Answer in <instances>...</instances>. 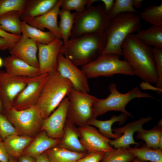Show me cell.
Wrapping results in <instances>:
<instances>
[{"label":"cell","mask_w":162,"mask_h":162,"mask_svg":"<svg viewBox=\"0 0 162 162\" xmlns=\"http://www.w3.org/2000/svg\"><path fill=\"white\" fill-rule=\"evenodd\" d=\"M3 114L20 135L32 137L40 130L43 119L37 105L21 110L12 106Z\"/></svg>","instance_id":"9c48e42d"},{"label":"cell","mask_w":162,"mask_h":162,"mask_svg":"<svg viewBox=\"0 0 162 162\" xmlns=\"http://www.w3.org/2000/svg\"><path fill=\"white\" fill-rule=\"evenodd\" d=\"M10 46L8 42L4 39L0 37V50H10Z\"/></svg>","instance_id":"f6af8a7d"},{"label":"cell","mask_w":162,"mask_h":162,"mask_svg":"<svg viewBox=\"0 0 162 162\" xmlns=\"http://www.w3.org/2000/svg\"><path fill=\"white\" fill-rule=\"evenodd\" d=\"M80 142L88 153H106L113 149L110 140L101 134L95 128L87 124L78 128Z\"/></svg>","instance_id":"4fadbf2b"},{"label":"cell","mask_w":162,"mask_h":162,"mask_svg":"<svg viewBox=\"0 0 162 162\" xmlns=\"http://www.w3.org/2000/svg\"><path fill=\"white\" fill-rule=\"evenodd\" d=\"M135 158L128 148H113L105 153L101 162H130Z\"/></svg>","instance_id":"1f68e13d"},{"label":"cell","mask_w":162,"mask_h":162,"mask_svg":"<svg viewBox=\"0 0 162 162\" xmlns=\"http://www.w3.org/2000/svg\"><path fill=\"white\" fill-rule=\"evenodd\" d=\"M0 162H1V161H0Z\"/></svg>","instance_id":"11a10c76"},{"label":"cell","mask_w":162,"mask_h":162,"mask_svg":"<svg viewBox=\"0 0 162 162\" xmlns=\"http://www.w3.org/2000/svg\"><path fill=\"white\" fill-rule=\"evenodd\" d=\"M130 162H145L144 161H142L139 159L136 158L134 160Z\"/></svg>","instance_id":"f907efd6"},{"label":"cell","mask_w":162,"mask_h":162,"mask_svg":"<svg viewBox=\"0 0 162 162\" xmlns=\"http://www.w3.org/2000/svg\"><path fill=\"white\" fill-rule=\"evenodd\" d=\"M10 55L17 58L30 65L39 68L37 57V42L22 35L14 46L10 50Z\"/></svg>","instance_id":"e0dca14e"},{"label":"cell","mask_w":162,"mask_h":162,"mask_svg":"<svg viewBox=\"0 0 162 162\" xmlns=\"http://www.w3.org/2000/svg\"><path fill=\"white\" fill-rule=\"evenodd\" d=\"M104 3V10L108 15L112 9L114 1L113 0H101Z\"/></svg>","instance_id":"7bdbcfd3"},{"label":"cell","mask_w":162,"mask_h":162,"mask_svg":"<svg viewBox=\"0 0 162 162\" xmlns=\"http://www.w3.org/2000/svg\"><path fill=\"white\" fill-rule=\"evenodd\" d=\"M57 146L74 152H87L80 142L78 128L67 119L62 136Z\"/></svg>","instance_id":"ffe728a7"},{"label":"cell","mask_w":162,"mask_h":162,"mask_svg":"<svg viewBox=\"0 0 162 162\" xmlns=\"http://www.w3.org/2000/svg\"><path fill=\"white\" fill-rule=\"evenodd\" d=\"M152 49L158 76L155 87L162 89V49L154 47Z\"/></svg>","instance_id":"74e56055"},{"label":"cell","mask_w":162,"mask_h":162,"mask_svg":"<svg viewBox=\"0 0 162 162\" xmlns=\"http://www.w3.org/2000/svg\"><path fill=\"white\" fill-rule=\"evenodd\" d=\"M21 12L18 11L10 12L0 16V26L4 31L15 34L20 35Z\"/></svg>","instance_id":"83f0119b"},{"label":"cell","mask_w":162,"mask_h":162,"mask_svg":"<svg viewBox=\"0 0 162 162\" xmlns=\"http://www.w3.org/2000/svg\"><path fill=\"white\" fill-rule=\"evenodd\" d=\"M59 0H27L21 13L22 21L43 15L51 10Z\"/></svg>","instance_id":"44dd1931"},{"label":"cell","mask_w":162,"mask_h":162,"mask_svg":"<svg viewBox=\"0 0 162 162\" xmlns=\"http://www.w3.org/2000/svg\"><path fill=\"white\" fill-rule=\"evenodd\" d=\"M61 2L62 0H59L53 8L45 14L24 21L43 31L46 28L57 38L62 40L57 21Z\"/></svg>","instance_id":"ac0fdd59"},{"label":"cell","mask_w":162,"mask_h":162,"mask_svg":"<svg viewBox=\"0 0 162 162\" xmlns=\"http://www.w3.org/2000/svg\"><path fill=\"white\" fill-rule=\"evenodd\" d=\"M4 110L3 104L1 99L0 98V113H3Z\"/></svg>","instance_id":"c3c4849f"},{"label":"cell","mask_w":162,"mask_h":162,"mask_svg":"<svg viewBox=\"0 0 162 162\" xmlns=\"http://www.w3.org/2000/svg\"><path fill=\"white\" fill-rule=\"evenodd\" d=\"M136 158L146 162H162V150L149 148L146 146L140 148H128Z\"/></svg>","instance_id":"f546056e"},{"label":"cell","mask_w":162,"mask_h":162,"mask_svg":"<svg viewBox=\"0 0 162 162\" xmlns=\"http://www.w3.org/2000/svg\"><path fill=\"white\" fill-rule=\"evenodd\" d=\"M63 44L62 40L57 38L47 44L37 43L39 68L40 74L57 71L58 56Z\"/></svg>","instance_id":"5bb4252c"},{"label":"cell","mask_w":162,"mask_h":162,"mask_svg":"<svg viewBox=\"0 0 162 162\" xmlns=\"http://www.w3.org/2000/svg\"><path fill=\"white\" fill-rule=\"evenodd\" d=\"M57 71L71 82L74 89L85 92H89L88 78L85 74L81 69L60 53L58 56Z\"/></svg>","instance_id":"9a60e30c"},{"label":"cell","mask_w":162,"mask_h":162,"mask_svg":"<svg viewBox=\"0 0 162 162\" xmlns=\"http://www.w3.org/2000/svg\"><path fill=\"white\" fill-rule=\"evenodd\" d=\"M139 16L152 25L162 26V3L158 5L148 7L142 12Z\"/></svg>","instance_id":"d6a6232c"},{"label":"cell","mask_w":162,"mask_h":162,"mask_svg":"<svg viewBox=\"0 0 162 162\" xmlns=\"http://www.w3.org/2000/svg\"><path fill=\"white\" fill-rule=\"evenodd\" d=\"M36 77L18 76L0 70V98L4 110L12 107L16 96Z\"/></svg>","instance_id":"30bf717a"},{"label":"cell","mask_w":162,"mask_h":162,"mask_svg":"<svg viewBox=\"0 0 162 162\" xmlns=\"http://www.w3.org/2000/svg\"><path fill=\"white\" fill-rule=\"evenodd\" d=\"M13 135H19L13 124L3 113H0V135L4 140Z\"/></svg>","instance_id":"d590c367"},{"label":"cell","mask_w":162,"mask_h":162,"mask_svg":"<svg viewBox=\"0 0 162 162\" xmlns=\"http://www.w3.org/2000/svg\"><path fill=\"white\" fill-rule=\"evenodd\" d=\"M3 65L7 72L15 76L34 78L40 75L39 68L11 55L4 58Z\"/></svg>","instance_id":"d6986e66"},{"label":"cell","mask_w":162,"mask_h":162,"mask_svg":"<svg viewBox=\"0 0 162 162\" xmlns=\"http://www.w3.org/2000/svg\"><path fill=\"white\" fill-rule=\"evenodd\" d=\"M76 12L71 13L70 11L62 8L59 11L60 20L58 27L62 38L63 44L66 43L70 39L71 32Z\"/></svg>","instance_id":"f1b7e54d"},{"label":"cell","mask_w":162,"mask_h":162,"mask_svg":"<svg viewBox=\"0 0 162 162\" xmlns=\"http://www.w3.org/2000/svg\"><path fill=\"white\" fill-rule=\"evenodd\" d=\"M35 162H50L46 155L43 153L35 158Z\"/></svg>","instance_id":"bcb514c9"},{"label":"cell","mask_w":162,"mask_h":162,"mask_svg":"<svg viewBox=\"0 0 162 162\" xmlns=\"http://www.w3.org/2000/svg\"><path fill=\"white\" fill-rule=\"evenodd\" d=\"M120 56L114 53L102 54L82 66L81 70L88 78L111 76L116 74L135 75L131 66L126 60H121Z\"/></svg>","instance_id":"5b68a950"},{"label":"cell","mask_w":162,"mask_h":162,"mask_svg":"<svg viewBox=\"0 0 162 162\" xmlns=\"http://www.w3.org/2000/svg\"><path fill=\"white\" fill-rule=\"evenodd\" d=\"M110 20L104 4L87 8L83 12L77 13L70 38L85 34L104 33Z\"/></svg>","instance_id":"8992f818"},{"label":"cell","mask_w":162,"mask_h":162,"mask_svg":"<svg viewBox=\"0 0 162 162\" xmlns=\"http://www.w3.org/2000/svg\"><path fill=\"white\" fill-rule=\"evenodd\" d=\"M140 86L143 90H150L156 92L158 94L161 95L162 89H160L152 85L150 83L142 81L140 83Z\"/></svg>","instance_id":"b9f144b4"},{"label":"cell","mask_w":162,"mask_h":162,"mask_svg":"<svg viewBox=\"0 0 162 162\" xmlns=\"http://www.w3.org/2000/svg\"><path fill=\"white\" fill-rule=\"evenodd\" d=\"M1 136L0 135V142H1Z\"/></svg>","instance_id":"f5cc1de1"},{"label":"cell","mask_w":162,"mask_h":162,"mask_svg":"<svg viewBox=\"0 0 162 162\" xmlns=\"http://www.w3.org/2000/svg\"><path fill=\"white\" fill-rule=\"evenodd\" d=\"M134 35L150 46L162 49V26L152 25L146 29L140 30Z\"/></svg>","instance_id":"484cf974"},{"label":"cell","mask_w":162,"mask_h":162,"mask_svg":"<svg viewBox=\"0 0 162 162\" xmlns=\"http://www.w3.org/2000/svg\"><path fill=\"white\" fill-rule=\"evenodd\" d=\"M67 96L69 101L67 119L79 127L88 124L94 118V106L98 98L74 88Z\"/></svg>","instance_id":"ba28073f"},{"label":"cell","mask_w":162,"mask_h":162,"mask_svg":"<svg viewBox=\"0 0 162 162\" xmlns=\"http://www.w3.org/2000/svg\"><path fill=\"white\" fill-rule=\"evenodd\" d=\"M152 119L151 116L142 117L138 120L129 122L121 127L112 129L113 133L122 135L118 139L110 140V144L114 148H128L131 145L139 146L140 144L134 140V134L136 132L143 128V125Z\"/></svg>","instance_id":"2e32d148"},{"label":"cell","mask_w":162,"mask_h":162,"mask_svg":"<svg viewBox=\"0 0 162 162\" xmlns=\"http://www.w3.org/2000/svg\"><path fill=\"white\" fill-rule=\"evenodd\" d=\"M21 27L22 35L41 44H49L57 38L51 32L40 30L30 26L24 21H22Z\"/></svg>","instance_id":"4316f807"},{"label":"cell","mask_w":162,"mask_h":162,"mask_svg":"<svg viewBox=\"0 0 162 162\" xmlns=\"http://www.w3.org/2000/svg\"><path fill=\"white\" fill-rule=\"evenodd\" d=\"M9 155L3 142H0V161L1 162H8Z\"/></svg>","instance_id":"60d3db41"},{"label":"cell","mask_w":162,"mask_h":162,"mask_svg":"<svg viewBox=\"0 0 162 162\" xmlns=\"http://www.w3.org/2000/svg\"><path fill=\"white\" fill-rule=\"evenodd\" d=\"M60 140L50 138L42 131L25 150L23 154L35 158L47 150L57 146Z\"/></svg>","instance_id":"7402d4cb"},{"label":"cell","mask_w":162,"mask_h":162,"mask_svg":"<svg viewBox=\"0 0 162 162\" xmlns=\"http://www.w3.org/2000/svg\"><path fill=\"white\" fill-rule=\"evenodd\" d=\"M88 0H62L61 7L70 11L74 10L78 13H80L86 9Z\"/></svg>","instance_id":"8d00e7d4"},{"label":"cell","mask_w":162,"mask_h":162,"mask_svg":"<svg viewBox=\"0 0 162 162\" xmlns=\"http://www.w3.org/2000/svg\"><path fill=\"white\" fill-rule=\"evenodd\" d=\"M106 43L105 32L85 34L70 38L63 44L59 53L76 66H82L102 54Z\"/></svg>","instance_id":"7a4b0ae2"},{"label":"cell","mask_w":162,"mask_h":162,"mask_svg":"<svg viewBox=\"0 0 162 162\" xmlns=\"http://www.w3.org/2000/svg\"><path fill=\"white\" fill-rule=\"evenodd\" d=\"M3 65V60L2 58L0 57V68L2 67Z\"/></svg>","instance_id":"816d5d0a"},{"label":"cell","mask_w":162,"mask_h":162,"mask_svg":"<svg viewBox=\"0 0 162 162\" xmlns=\"http://www.w3.org/2000/svg\"><path fill=\"white\" fill-rule=\"evenodd\" d=\"M44 153L50 162H76L88 153L74 152L56 146Z\"/></svg>","instance_id":"d4e9b609"},{"label":"cell","mask_w":162,"mask_h":162,"mask_svg":"<svg viewBox=\"0 0 162 162\" xmlns=\"http://www.w3.org/2000/svg\"></svg>","instance_id":"db71d44e"},{"label":"cell","mask_w":162,"mask_h":162,"mask_svg":"<svg viewBox=\"0 0 162 162\" xmlns=\"http://www.w3.org/2000/svg\"><path fill=\"white\" fill-rule=\"evenodd\" d=\"M69 104L68 98H65L53 112L43 119L40 130L45 131L51 138L60 140L67 119Z\"/></svg>","instance_id":"7c38bea8"},{"label":"cell","mask_w":162,"mask_h":162,"mask_svg":"<svg viewBox=\"0 0 162 162\" xmlns=\"http://www.w3.org/2000/svg\"><path fill=\"white\" fill-rule=\"evenodd\" d=\"M140 18L137 14L121 13L110 19L105 32L106 39L102 54L114 53L122 56V45L128 36L141 29Z\"/></svg>","instance_id":"3957f363"},{"label":"cell","mask_w":162,"mask_h":162,"mask_svg":"<svg viewBox=\"0 0 162 162\" xmlns=\"http://www.w3.org/2000/svg\"><path fill=\"white\" fill-rule=\"evenodd\" d=\"M122 56L143 81L156 84L158 80L153 49L136 38L129 35L122 45Z\"/></svg>","instance_id":"6da1fadb"},{"label":"cell","mask_w":162,"mask_h":162,"mask_svg":"<svg viewBox=\"0 0 162 162\" xmlns=\"http://www.w3.org/2000/svg\"><path fill=\"white\" fill-rule=\"evenodd\" d=\"M161 137V127L158 126L148 130L142 128L137 131L136 135L138 139L145 141L147 147L154 149H158L159 141Z\"/></svg>","instance_id":"4dcf8cb0"},{"label":"cell","mask_w":162,"mask_h":162,"mask_svg":"<svg viewBox=\"0 0 162 162\" xmlns=\"http://www.w3.org/2000/svg\"><path fill=\"white\" fill-rule=\"evenodd\" d=\"M18 162H35V158L28 155L23 154L19 158Z\"/></svg>","instance_id":"ee69618b"},{"label":"cell","mask_w":162,"mask_h":162,"mask_svg":"<svg viewBox=\"0 0 162 162\" xmlns=\"http://www.w3.org/2000/svg\"><path fill=\"white\" fill-rule=\"evenodd\" d=\"M33 139L30 136L13 135L5 139L3 142L10 156L19 158Z\"/></svg>","instance_id":"603a6c76"},{"label":"cell","mask_w":162,"mask_h":162,"mask_svg":"<svg viewBox=\"0 0 162 162\" xmlns=\"http://www.w3.org/2000/svg\"><path fill=\"white\" fill-rule=\"evenodd\" d=\"M128 117V116L122 113L118 116L114 115L110 119L105 121L100 120L96 118H93L89 121L88 124L98 128L99 132L105 137L109 139L112 138L116 140L122 135L114 134L112 128V125L116 122H119L121 124L123 123Z\"/></svg>","instance_id":"cb8c5ba5"},{"label":"cell","mask_w":162,"mask_h":162,"mask_svg":"<svg viewBox=\"0 0 162 162\" xmlns=\"http://www.w3.org/2000/svg\"><path fill=\"white\" fill-rule=\"evenodd\" d=\"M105 153L103 152L88 153L85 156L76 162H100Z\"/></svg>","instance_id":"ab89813d"},{"label":"cell","mask_w":162,"mask_h":162,"mask_svg":"<svg viewBox=\"0 0 162 162\" xmlns=\"http://www.w3.org/2000/svg\"><path fill=\"white\" fill-rule=\"evenodd\" d=\"M22 35H18L6 32L2 29L0 26V37L7 40L9 43L10 48L12 49L20 39Z\"/></svg>","instance_id":"f35d334b"},{"label":"cell","mask_w":162,"mask_h":162,"mask_svg":"<svg viewBox=\"0 0 162 162\" xmlns=\"http://www.w3.org/2000/svg\"><path fill=\"white\" fill-rule=\"evenodd\" d=\"M8 162H18L16 160L10 156L9 160Z\"/></svg>","instance_id":"681fc988"},{"label":"cell","mask_w":162,"mask_h":162,"mask_svg":"<svg viewBox=\"0 0 162 162\" xmlns=\"http://www.w3.org/2000/svg\"><path fill=\"white\" fill-rule=\"evenodd\" d=\"M131 13L139 14V12L133 7L132 0H116L112 9L108 14L111 19L121 13Z\"/></svg>","instance_id":"836d02e7"},{"label":"cell","mask_w":162,"mask_h":162,"mask_svg":"<svg viewBox=\"0 0 162 162\" xmlns=\"http://www.w3.org/2000/svg\"><path fill=\"white\" fill-rule=\"evenodd\" d=\"M73 88L71 82L57 71L49 73L37 104L43 119L53 112Z\"/></svg>","instance_id":"277c9868"},{"label":"cell","mask_w":162,"mask_h":162,"mask_svg":"<svg viewBox=\"0 0 162 162\" xmlns=\"http://www.w3.org/2000/svg\"><path fill=\"white\" fill-rule=\"evenodd\" d=\"M142 0H132V4L134 8H139L142 5Z\"/></svg>","instance_id":"7dc6e473"},{"label":"cell","mask_w":162,"mask_h":162,"mask_svg":"<svg viewBox=\"0 0 162 162\" xmlns=\"http://www.w3.org/2000/svg\"><path fill=\"white\" fill-rule=\"evenodd\" d=\"M49 74H40L29 83L16 97L12 106L21 110L37 105Z\"/></svg>","instance_id":"8fae6325"},{"label":"cell","mask_w":162,"mask_h":162,"mask_svg":"<svg viewBox=\"0 0 162 162\" xmlns=\"http://www.w3.org/2000/svg\"><path fill=\"white\" fill-rule=\"evenodd\" d=\"M27 0H0V16L14 11L21 13Z\"/></svg>","instance_id":"e575fe53"},{"label":"cell","mask_w":162,"mask_h":162,"mask_svg":"<svg viewBox=\"0 0 162 162\" xmlns=\"http://www.w3.org/2000/svg\"><path fill=\"white\" fill-rule=\"evenodd\" d=\"M110 94L106 98L98 99L94 106V118L110 111H120L133 118L132 115L128 112L125 107L133 99L137 98H154L146 92H142L137 86L125 93L119 92L115 83H110L108 86Z\"/></svg>","instance_id":"52a82bcc"}]
</instances>
